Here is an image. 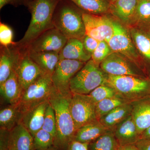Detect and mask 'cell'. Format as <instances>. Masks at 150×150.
Returning a JSON list of instances; mask_svg holds the SVG:
<instances>
[{
    "mask_svg": "<svg viewBox=\"0 0 150 150\" xmlns=\"http://www.w3.org/2000/svg\"><path fill=\"white\" fill-rule=\"evenodd\" d=\"M72 96V93L63 94L55 88L48 100L56 115L57 132L54 146L57 150H67L76 131L70 110Z\"/></svg>",
    "mask_w": 150,
    "mask_h": 150,
    "instance_id": "obj_1",
    "label": "cell"
},
{
    "mask_svg": "<svg viewBox=\"0 0 150 150\" xmlns=\"http://www.w3.org/2000/svg\"><path fill=\"white\" fill-rule=\"evenodd\" d=\"M61 0H31L27 6L31 13V20L23 37L17 45L25 48L39 35L54 27L53 18L56 6Z\"/></svg>",
    "mask_w": 150,
    "mask_h": 150,
    "instance_id": "obj_2",
    "label": "cell"
},
{
    "mask_svg": "<svg viewBox=\"0 0 150 150\" xmlns=\"http://www.w3.org/2000/svg\"><path fill=\"white\" fill-rule=\"evenodd\" d=\"M68 1L61 0L57 5L53 18L54 27L68 39L82 40L86 35L83 12L78 10Z\"/></svg>",
    "mask_w": 150,
    "mask_h": 150,
    "instance_id": "obj_3",
    "label": "cell"
},
{
    "mask_svg": "<svg viewBox=\"0 0 150 150\" xmlns=\"http://www.w3.org/2000/svg\"><path fill=\"white\" fill-rule=\"evenodd\" d=\"M105 84L113 88L118 96L130 102L150 96V77L108 74Z\"/></svg>",
    "mask_w": 150,
    "mask_h": 150,
    "instance_id": "obj_4",
    "label": "cell"
},
{
    "mask_svg": "<svg viewBox=\"0 0 150 150\" xmlns=\"http://www.w3.org/2000/svg\"><path fill=\"white\" fill-rule=\"evenodd\" d=\"M108 74L91 59L71 80L70 89L72 93L87 95L100 86L106 83Z\"/></svg>",
    "mask_w": 150,
    "mask_h": 150,
    "instance_id": "obj_5",
    "label": "cell"
},
{
    "mask_svg": "<svg viewBox=\"0 0 150 150\" xmlns=\"http://www.w3.org/2000/svg\"><path fill=\"white\" fill-rule=\"evenodd\" d=\"M113 34L107 42L111 50L135 62L149 76L143 60L133 43L128 27L113 18Z\"/></svg>",
    "mask_w": 150,
    "mask_h": 150,
    "instance_id": "obj_6",
    "label": "cell"
},
{
    "mask_svg": "<svg viewBox=\"0 0 150 150\" xmlns=\"http://www.w3.org/2000/svg\"><path fill=\"white\" fill-rule=\"evenodd\" d=\"M55 89L51 75L46 74L39 78L24 91L17 103L22 114L48 100Z\"/></svg>",
    "mask_w": 150,
    "mask_h": 150,
    "instance_id": "obj_7",
    "label": "cell"
},
{
    "mask_svg": "<svg viewBox=\"0 0 150 150\" xmlns=\"http://www.w3.org/2000/svg\"><path fill=\"white\" fill-rule=\"evenodd\" d=\"M100 67L108 74L150 77L135 62L116 52H112L100 64Z\"/></svg>",
    "mask_w": 150,
    "mask_h": 150,
    "instance_id": "obj_8",
    "label": "cell"
},
{
    "mask_svg": "<svg viewBox=\"0 0 150 150\" xmlns=\"http://www.w3.org/2000/svg\"><path fill=\"white\" fill-rule=\"evenodd\" d=\"M96 105L88 94L72 93L70 110L76 131L87 123L97 120Z\"/></svg>",
    "mask_w": 150,
    "mask_h": 150,
    "instance_id": "obj_9",
    "label": "cell"
},
{
    "mask_svg": "<svg viewBox=\"0 0 150 150\" xmlns=\"http://www.w3.org/2000/svg\"><path fill=\"white\" fill-rule=\"evenodd\" d=\"M86 63L69 59L60 60L51 75L52 82L56 90L63 94L72 93L70 89L71 80Z\"/></svg>",
    "mask_w": 150,
    "mask_h": 150,
    "instance_id": "obj_10",
    "label": "cell"
},
{
    "mask_svg": "<svg viewBox=\"0 0 150 150\" xmlns=\"http://www.w3.org/2000/svg\"><path fill=\"white\" fill-rule=\"evenodd\" d=\"M86 34L98 41L109 40L113 32V17L83 12Z\"/></svg>",
    "mask_w": 150,
    "mask_h": 150,
    "instance_id": "obj_11",
    "label": "cell"
},
{
    "mask_svg": "<svg viewBox=\"0 0 150 150\" xmlns=\"http://www.w3.org/2000/svg\"><path fill=\"white\" fill-rule=\"evenodd\" d=\"M68 40L59 30L54 28L40 34L25 48L35 52L54 51L59 53Z\"/></svg>",
    "mask_w": 150,
    "mask_h": 150,
    "instance_id": "obj_12",
    "label": "cell"
},
{
    "mask_svg": "<svg viewBox=\"0 0 150 150\" xmlns=\"http://www.w3.org/2000/svg\"><path fill=\"white\" fill-rule=\"evenodd\" d=\"M22 55L16 72L23 91L46 73L30 58L27 49L22 48Z\"/></svg>",
    "mask_w": 150,
    "mask_h": 150,
    "instance_id": "obj_13",
    "label": "cell"
},
{
    "mask_svg": "<svg viewBox=\"0 0 150 150\" xmlns=\"http://www.w3.org/2000/svg\"><path fill=\"white\" fill-rule=\"evenodd\" d=\"M128 27L133 43L150 76V26L132 25Z\"/></svg>",
    "mask_w": 150,
    "mask_h": 150,
    "instance_id": "obj_14",
    "label": "cell"
},
{
    "mask_svg": "<svg viewBox=\"0 0 150 150\" xmlns=\"http://www.w3.org/2000/svg\"><path fill=\"white\" fill-rule=\"evenodd\" d=\"M23 49L15 45L4 47L0 50V85L4 83L12 73L16 71L22 55Z\"/></svg>",
    "mask_w": 150,
    "mask_h": 150,
    "instance_id": "obj_15",
    "label": "cell"
},
{
    "mask_svg": "<svg viewBox=\"0 0 150 150\" xmlns=\"http://www.w3.org/2000/svg\"><path fill=\"white\" fill-rule=\"evenodd\" d=\"M138 0H118L110 3L109 12L112 17L127 27L133 22Z\"/></svg>",
    "mask_w": 150,
    "mask_h": 150,
    "instance_id": "obj_16",
    "label": "cell"
},
{
    "mask_svg": "<svg viewBox=\"0 0 150 150\" xmlns=\"http://www.w3.org/2000/svg\"><path fill=\"white\" fill-rule=\"evenodd\" d=\"M120 146L136 144L140 135L131 115L112 129Z\"/></svg>",
    "mask_w": 150,
    "mask_h": 150,
    "instance_id": "obj_17",
    "label": "cell"
},
{
    "mask_svg": "<svg viewBox=\"0 0 150 150\" xmlns=\"http://www.w3.org/2000/svg\"><path fill=\"white\" fill-rule=\"evenodd\" d=\"M48 100L42 103L22 114L20 122L33 137L42 129Z\"/></svg>",
    "mask_w": 150,
    "mask_h": 150,
    "instance_id": "obj_18",
    "label": "cell"
},
{
    "mask_svg": "<svg viewBox=\"0 0 150 150\" xmlns=\"http://www.w3.org/2000/svg\"><path fill=\"white\" fill-rule=\"evenodd\" d=\"M131 103L133 106L131 116L141 136L150 126V96Z\"/></svg>",
    "mask_w": 150,
    "mask_h": 150,
    "instance_id": "obj_19",
    "label": "cell"
},
{
    "mask_svg": "<svg viewBox=\"0 0 150 150\" xmlns=\"http://www.w3.org/2000/svg\"><path fill=\"white\" fill-rule=\"evenodd\" d=\"M9 150H35L33 137L21 122L10 131Z\"/></svg>",
    "mask_w": 150,
    "mask_h": 150,
    "instance_id": "obj_20",
    "label": "cell"
},
{
    "mask_svg": "<svg viewBox=\"0 0 150 150\" xmlns=\"http://www.w3.org/2000/svg\"><path fill=\"white\" fill-rule=\"evenodd\" d=\"M60 60L69 59L86 63L91 59L84 48L82 40L76 38H69L59 53Z\"/></svg>",
    "mask_w": 150,
    "mask_h": 150,
    "instance_id": "obj_21",
    "label": "cell"
},
{
    "mask_svg": "<svg viewBox=\"0 0 150 150\" xmlns=\"http://www.w3.org/2000/svg\"><path fill=\"white\" fill-rule=\"evenodd\" d=\"M23 92L16 71L12 73L9 77L0 85L1 96L9 105L17 104Z\"/></svg>",
    "mask_w": 150,
    "mask_h": 150,
    "instance_id": "obj_22",
    "label": "cell"
},
{
    "mask_svg": "<svg viewBox=\"0 0 150 150\" xmlns=\"http://www.w3.org/2000/svg\"><path fill=\"white\" fill-rule=\"evenodd\" d=\"M109 130L98 120L92 121L78 129L73 140L81 143L93 142Z\"/></svg>",
    "mask_w": 150,
    "mask_h": 150,
    "instance_id": "obj_23",
    "label": "cell"
},
{
    "mask_svg": "<svg viewBox=\"0 0 150 150\" xmlns=\"http://www.w3.org/2000/svg\"><path fill=\"white\" fill-rule=\"evenodd\" d=\"M26 49L33 61L46 74L52 75L60 61L59 53L54 51L35 52Z\"/></svg>",
    "mask_w": 150,
    "mask_h": 150,
    "instance_id": "obj_24",
    "label": "cell"
},
{
    "mask_svg": "<svg viewBox=\"0 0 150 150\" xmlns=\"http://www.w3.org/2000/svg\"><path fill=\"white\" fill-rule=\"evenodd\" d=\"M132 109L131 103H126L114 108L103 116L99 121L106 128L112 130L131 115Z\"/></svg>",
    "mask_w": 150,
    "mask_h": 150,
    "instance_id": "obj_25",
    "label": "cell"
},
{
    "mask_svg": "<svg viewBox=\"0 0 150 150\" xmlns=\"http://www.w3.org/2000/svg\"><path fill=\"white\" fill-rule=\"evenodd\" d=\"M22 115L17 104L9 105L0 111L1 128L11 131L20 122Z\"/></svg>",
    "mask_w": 150,
    "mask_h": 150,
    "instance_id": "obj_26",
    "label": "cell"
},
{
    "mask_svg": "<svg viewBox=\"0 0 150 150\" xmlns=\"http://www.w3.org/2000/svg\"><path fill=\"white\" fill-rule=\"evenodd\" d=\"M86 13L102 15L109 12V0H69Z\"/></svg>",
    "mask_w": 150,
    "mask_h": 150,
    "instance_id": "obj_27",
    "label": "cell"
},
{
    "mask_svg": "<svg viewBox=\"0 0 150 150\" xmlns=\"http://www.w3.org/2000/svg\"><path fill=\"white\" fill-rule=\"evenodd\" d=\"M120 146L112 130L105 133L88 144V150H119Z\"/></svg>",
    "mask_w": 150,
    "mask_h": 150,
    "instance_id": "obj_28",
    "label": "cell"
},
{
    "mask_svg": "<svg viewBox=\"0 0 150 150\" xmlns=\"http://www.w3.org/2000/svg\"><path fill=\"white\" fill-rule=\"evenodd\" d=\"M131 103L119 96L106 98L98 103L96 105L97 119L99 121L103 116L114 108L126 103Z\"/></svg>",
    "mask_w": 150,
    "mask_h": 150,
    "instance_id": "obj_29",
    "label": "cell"
},
{
    "mask_svg": "<svg viewBox=\"0 0 150 150\" xmlns=\"http://www.w3.org/2000/svg\"><path fill=\"white\" fill-rule=\"evenodd\" d=\"M132 25L150 26V1L138 0Z\"/></svg>",
    "mask_w": 150,
    "mask_h": 150,
    "instance_id": "obj_30",
    "label": "cell"
},
{
    "mask_svg": "<svg viewBox=\"0 0 150 150\" xmlns=\"http://www.w3.org/2000/svg\"><path fill=\"white\" fill-rule=\"evenodd\" d=\"M33 137L35 150H45L54 146V137L43 129L38 131Z\"/></svg>",
    "mask_w": 150,
    "mask_h": 150,
    "instance_id": "obj_31",
    "label": "cell"
},
{
    "mask_svg": "<svg viewBox=\"0 0 150 150\" xmlns=\"http://www.w3.org/2000/svg\"><path fill=\"white\" fill-rule=\"evenodd\" d=\"M88 95L96 104L106 98L118 96L115 90L106 84L98 87Z\"/></svg>",
    "mask_w": 150,
    "mask_h": 150,
    "instance_id": "obj_32",
    "label": "cell"
},
{
    "mask_svg": "<svg viewBox=\"0 0 150 150\" xmlns=\"http://www.w3.org/2000/svg\"><path fill=\"white\" fill-rule=\"evenodd\" d=\"M42 129L51 134L55 139L57 132L56 115L50 103L46 108Z\"/></svg>",
    "mask_w": 150,
    "mask_h": 150,
    "instance_id": "obj_33",
    "label": "cell"
},
{
    "mask_svg": "<svg viewBox=\"0 0 150 150\" xmlns=\"http://www.w3.org/2000/svg\"><path fill=\"white\" fill-rule=\"evenodd\" d=\"M113 52L107 42L100 41L98 46L91 55V59L97 64L99 65L106 58Z\"/></svg>",
    "mask_w": 150,
    "mask_h": 150,
    "instance_id": "obj_34",
    "label": "cell"
},
{
    "mask_svg": "<svg viewBox=\"0 0 150 150\" xmlns=\"http://www.w3.org/2000/svg\"><path fill=\"white\" fill-rule=\"evenodd\" d=\"M0 44L1 46L6 47L15 45L13 41V32L9 26L2 23H0Z\"/></svg>",
    "mask_w": 150,
    "mask_h": 150,
    "instance_id": "obj_35",
    "label": "cell"
},
{
    "mask_svg": "<svg viewBox=\"0 0 150 150\" xmlns=\"http://www.w3.org/2000/svg\"><path fill=\"white\" fill-rule=\"evenodd\" d=\"M82 40L85 50L91 55L96 49L100 42L98 40L86 35Z\"/></svg>",
    "mask_w": 150,
    "mask_h": 150,
    "instance_id": "obj_36",
    "label": "cell"
},
{
    "mask_svg": "<svg viewBox=\"0 0 150 150\" xmlns=\"http://www.w3.org/2000/svg\"><path fill=\"white\" fill-rule=\"evenodd\" d=\"M10 131L0 129V150H9Z\"/></svg>",
    "mask_w": 150,
    "mask_h": 150,
    "instance_id": "obj_37",
    "label": "cell"
},
{
    "mask_svg": "<svg viewBox=\"0 0 150 150\" xmlns=\"http://www.w3.org/2000/svg\"><path fill=\"white\" fill-rule=\"evenodd\" d=\"M29 0H0V9L8 4L12 5L15 6L24 5L27 6Z\"/></svg>",
    "mask_w": 150,
    "mask_h": 150,
    "instance_id": "obj_38",
    "label": "cell"
},
{
    "mask_svg": "<svg viewBox=\"0 0 150 150\" xmlns=\"http://www.w3.org/2000/svg\"><path fill=\"white\" fill-rule=\"evenodd\" d=\"M88 143H81L73 140L69 144L67 150H88Z\"/></svg>",
    "mask_w": 150,
    "mask_h": 150,
    "instance_id": "obj_39",
    "label": "cell"
},
{
    "mask_svg": "<svg viewBox=\"0 0 150 150\" xmlns=\"http://www.w3.org/2000/svg\"><path fill=\"white\" fill-rule=\"evenodd\" d=\"M136 145L139 150H150V140H139Z\"/></svg>",
    "mask_w": 150,
    "mask_h": 150,
    "instance_id": "obj_40",
    "label": "cell"
},
{
    "mask_svg": "<svg viewBox=\"0 0 150 150\" xmlns=\"http://www.w3.org/2000/svg\"><path fill=\"white\" fill-rule=\"evenodd\" d=\"M150 140V126L140 136L139 140Z\"/></svg>",
    "mask_w": 150,
    "mask_h": 150,
    "instance_id": "obj_41",
    "label": "cell"
},
{
    "mask_svg": "<svg viewBox=\"0 0 150 150\" xmlns=\"http://www.w3.org/2000/svg\"><path fill=\"white\" fill-rule=\"evenodd\" d=\"M119 150H139V149L136 144H131L122 146Z\"/></svg>",
    "mask_w": 150,
    "mask_h": 150,
    "instance_id": "obj_42",
    "label": "cell"
},
{
    "mask_svg": "<svg viewBox=\"0 0 150 150\" xmlns=\"http://www.w3.org/2000/svg\"><path fill=\"white\" fill-rule=\"evenodd\" d=\"M45 150H57V149L54 146H53Z\"/></svg>",
    "mask_w": 150,
    "mask_h": 150,
    "instance_id": "obj_43",
    "label": "cell"
},
{
    "mask_svg": "<svg viewBox=\"0 0 150 150\" xmlns=\"http://www.w3.org/2000/svg\"><path fill=\"white\" fill-rule=\"evenodd\" d=\"M110 3H112L113 2H115L116 1H118V0H109Z\"/></svg>",
    "mask_w": 150,
    "mask_h": 150,
    "instance_id": "obj_44",
    "label": "cell"
},
{
    "mask_svg": "<svg viewBox=\"0 0 150 150\" xmlns=\"http://www.w3.org/2000/svg\"><path fill=\"white\" fill-rule=\"evenodd\" d=\"M139 1H150V0H139Z\"/></svg>",
    "mask_w": 150,
    "mask_h": 150,
    "instance_id": "obj_45",
    "label": "cell"
}]
</instances>
